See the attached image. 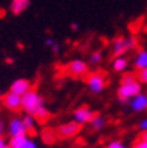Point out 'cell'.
Wrapping results in <instances>:
<instances>
[{
	"mask_svg": "<svg viewBox=\"0 0 147 148\" xmlns=\"http://www.w3.org/2000/svg\"><path fill=\"white\" fill-rule=\"evenodd\" d=\"M21 108L25 114L33 115L37 123L45 124L50 119V111L45 105V99L39 94L36 89H32L21 97Z\"/></svg>",
	"mask_w": 147,
	"mask_h": 148,
	"instance_id": "1",
	"label": "cell"
},
{
	"mask_svg": "<svg viewBox=\"0 0 147 148\" xmlns=\"http://www.w3.org/2000/svg\"><path fill=\"white\" fill-rule=\"evenodd\" d=\"M138 46V40L134 36H117L110 45V53L113 57L125 56L127 52Z\"/></svg>",
	"mask_w": 147,
	"mask_h": 148,
	"instance_id": "2",
	"label": "cell"
},
{
	"mask_svg": "<svg viewBox=\"0 0 147 148\" xmlns=\"http://www.w3.org/2000/svg\"><path fill=\"white\" fill-rule=\"evenodd\" d=\"M142 92V83L139 81L133 83H127V85H119L117 89V99L121 105H127L134 97Z\"/></svg>",
	"mask_w": 147,
	"mask_h": 148,
	"instance_id": "3",
	"label": "cell"
},
{
	"mask_svg": "<svg viewBox=\"0 0 147 148\" xmlns=\"http://www.w3.org/2000/svg\"><path fill=\"white\" fill-rule=\"evenodd\" d=\"M85 82H86V86H88L89 91L92 92V94L98 95V94H101L105 90V87H106V75H105L104 71L95 70L86 75Z\"/></svg>",
	"mask_w": 147,
	"mask_h": 148,
	"instance_id": "4",
	"label": "cell"
},
{
	"mask_svg": "<svg viewBox=\"0 0 147 148\" xmlns=\"http://www.w3.org/2000/svg\"><path fill=\"white\" fill-rule=\"evenodd\" d=\"M65 73L72 78H84L89 74V64L85 60L74 58L66 64Z\"/></svg>",
	"mask_w": 147,
	"mask_h": 148,
	"instance_id": "5",
	"label": "cell"
},
{
	"mask_svg": "<svg viewBox=\"0 0 147 148\" xmlns=\"http://www.w3.org/2000/svg\"><path fill=\"white\" fill-rule=\"evenodd\" d=\"M82 126L74 122L73 119L64 122V123H60L56 127V132H57L58 139H62V140H68V139H73L74 136H77L81 132Z\"/></svg>",
	"mask_w": 147,
	"mask_h": 148,
	"instance_id": "6",
	"label": "cell"
},
{
	"mask_svg": "<svg viewBox=\"0 0 147 148\" xmlns=\"http://www.w3.org/2000/svg\"><path fill=\"white\" fill-rule=\"evenodd\" d=\"M95 112L94 110L89 107L88 105H82V106H78L73 110V120L77 122L80 126H85V124H89L92 122V119L95 116Z\"/></svg>",
	"mask_w": 147,
	"mask_h": 148,
	"instance_id": "7",
	"label": "cell"
},
{
	"mask_svg": "<svg viewBox=\"0 0 147 148\" xmlns=\"http://www.w3.org/2000/svg\"><path fill=\"white\" fill-rule=\"evenodd\" d=\"M1 105H3L7 110L12 111V112H19L20 110H23L21 108V97L17 95V94H13V92H11V91L3 94Z\"/></svg>",
	"mask_w": 147,
	"mask_h": 148,
	"instance_id": "8",
	"label": "cell"
},
{
	"mask_svg": "<svg viewBox=\"0 0 147 148\" xmlns=\"http://www.w3.org/2000/svg\"><path fill=\"white\" fill-rule=\"evenodd\" d=\"M32 89H33V83H32V81L27 79V78H17V79H15L12 83H11L8 91L23 97V95H25L28 91H31Z\"/></svg>",
	"mask_w": 147,
	"mask_h": 148,
	"instance_id": "9",
	"label": "cell"
},
{
	"mask_svg": "<svg viewBox=\"0 0 147 148\" xmlns=\"http://www.w3.org/2000/svg\"><path fill=\"white\" fill-rule=\"evenodd\" d=\"M7 132H8L9 138L19 136V135H28L27 128H25L24 122H23V118H19V116L11 118L8 124H7Z\"/></svg>",
	"mask_w": 147,
	"mask_h": 148,
	"instance_id": "10",
	"label": "cell"
},
{
	"mask_svg": "<svg viewBox=\"0 0 147 148\" xmlns=\"http://www.w3.org/2000/svg\"><path fill=\"white\" fill-rule=\"evenodd\" d=\"M129 108L135 112V114H141L143 111H147V94L146 92H141L137 97L129 102Z\"/></svg>",
	"mask_w": 147,
	"mask_h": 148,
	"instance_id": "11",
	"label": "cell"
},
{
	"mask_svg": "<svg viewBox=\"0 0 147 148\" xmlns=\"http://www.w3.org/2000/svg\"><path fill=\"white\" fill-rule=\"evenodd\" d=\"M133 66L137 71L147 69V49H139L133 57Z\"/></svg>",
	"mask_w": 147,
	"mask_h": 148,
	"instance_id": "12",
	"label": "cell"
},
{
	"mask_svg": "<svg viewBox=\"0 0 147 148\" xmlns=\"http://www.w3.org/2000/svg\"><path fill=\"white\" fill-rule=\"evenodd\" d=\"M31 5V0H11L9 3V11L15 16L24 13Z\"/></svg>",
	"mask_w": 147,
	"mask_h": 148,
	"instance_id": "13",
	"label": "cell"
},
{
	"mask_svg": "<svg viewBox=\"0 0 147 148\" xmlns=\"http://www.w3.org/2000/svg\"><path fill=\"white\" fill-rule=\"evenodd\" d=\"M130 65V60L126 56H119V57H113L111 61V69L115 73H125L127 71Z\"/></svg>",
	"mask_w": 147,
	"mask_h": 148,
	"instance_id": "14",
	"label": "cell"
},
{
	"mask_svg": "<svg viewBox=\"0 0 147 148\" xmlns=\"http://www.w3.org/2000/svg\"><path fill=\"white\" fill-rule=\"evenodd\" d=\"M107 123H109V119H107L105 115L97 112L95 116L92 119V122L89 123V127L92 131H94V132H99V131H102V130L107 126Z\"/></svg>",
	"mask_w": 147,
	"mask_h": 148,
	"instance_id": "15",
	"label": "cell"
},
{
	"mask_svg": "<svg viewBox=\"0 0 147 148\" xmlns=\"http://www.w3.org/2000/svg\"><path fill=\"white\" fill-rule=\"evenodd\" d=\"M23 122H24V126L27 128V132L29 135H35L36 134V127H37V120L33 115H28L25 114L23 116Z\"/></svg>",
	"mask_w": 147,
	"mask_h": 148,
	"instance_id": "16",
	"label": "cell"
},
{
	"mask_svg": "<svg viewBox=\"0 0 147 148\" xmlns=\"http://www.w3.org/2000/svg\"><path fill=\"white\" fill-rule=\"evenodd\" d=\"M41 139H43V142L46 143V144H53L58 139L57 136V132H56V128H44L41 131Z\"/></svg>",
	"mask_w": 147,
	"mask_h": 148,
	"instance_id": "17",
	"label": "cell"
},
{
	"mask_svg": "<svg viewBox=\"0 0 147 148\" xmlns=\"http://www.w3.org/2000/svg\"><path fill=\"white\" fill-rule=\"evenodd\" d=\"M138 81V77H137V73L131 70H127L125 73H122L119 78V85H127V83H133Z\"/></svg>",
	"mask_w": 147,
	"mask_h": 148,
	"instance_id": "18",
	"label": "cell"
},
{
	"mask_svg": "<svg viewBox=\"0 0 147 148\" xmlns=\"http://www.w3.org/2000/svg\"><path fill=\"white\" fill-rule=\"evenodd\" d=\"M102 61H104V54H102V52L101 50H94L93 53H90L88 64L93 65V66H97V65H99Z\"/></svg>",
	"mask_w": 147,
	"mask_h": 148,
	"instance_id": "19",
	"label": "cell"
},
{
	"mask_svg": "<svg viewBox=\"0 0 147 148\" xmlns=\"http://www.w3.org/2000/svg\"><path fill=\"white\" fill-rule=\"evenodd\" d=\"M28 135H19V136H12V138H9L8 140V144L11 145L12 148H17L23 144V143L27 140Z\"/></svg>",
	"mask_w": 147,
	"mask_h": 148,
	"instance_id": "20",
	"label": "cell"
},
{
	"mask_svg": "<svg viewBox=\"0 0 147 148\" xmlns=\"http://www.w3.org/2000/svg\"><path fill=\"white\" fill-rule=\"evenodd\" d=\"M104 148H129V147H127V144L125 142H122L119 139H114V140L107 143Z\"/></svg>",
	"mask_w": 147,
	"mask_h": 148,
	"instance_id": "21",
	"label": "cell"
},
{
	"mask_svg": "<svg viewBox=\"0 0 147 148\" xmlns=\"http://www.w3.org/2000/svg\"><path fill=\"white\" fill-rule=\"evenodd\" d=\"M17 148H39V144H37V142L33 138H29V136H28L27 140Z\"/></svg>",
	"mask_w": 147,
	"mask_h": 148,
	"instance_id": "22",
	"label": "cell"
},
{
	"mask_svg": "<svg viewBox=\"0 0 147 148\" xmlns=\"http://www.w3.org/2000/svg\"><path fill=\"white\" fill-rule=\"evenodd\" d=\"M137 77H138V81L141 83H146L147 85V69L139 70L138 73H137Z\"/></svg>",
	"mask_w": 147,
	"mask_h": 148,
	"instance_id": "23",
	"label": "cell"
},
{
	"mask_svg": "<svg viewBox=\"0 0 147 148\" xmlns=\"http://www.w3.org/2000/svg\"><path fill=\"white\" fill-rule=\"evenodd\" d=\"M130 148H147V142L146 140H142V139L139 138L138 140H135V142L133 143Z\"/></svg>",
	"mask_w": 147,
	"mask_h": 148,
	"instance_id": "24",
	"label": "cell"
},
{
	"mask_svg": "<svg viewBox=\"0 0 147 148\" xmlns=\"http://www.w3.org/2000/svg\"><path fill=\"white\" fill-rule=\"evenodd\" d=\"M138 130L141 131V132L147 131V116L142 118V119L138 122Z\"/></svg>",
	"mask_w": 147,
	"mask_h": 148,
	"instance_id": "25",
	"label": "cell"
},
{
	"mask_svg": "<svg viewBox=\"0 0 147 148\" xmlns=\"http://www.w3.org/2000/svg\"><path fill=\"white\" fill-rule=\"evenodd\" d=\"M50 49H52L53 54H58V53H60V49H61V45H60V44H57V42H55Z\"/></svg>",
	"mask_w": 147,
	"mask_h": 148,
	"instance_id": "26",
	"label": "cell"
},
{
	"mask_svg": "<svg viewBox=\"0 0 147 148\" xmlns=\"http://www.w3.org/2000/svg\"><path fill=\"white\" fill-rule=\"evenodd\" d=\"M53 44H55V41H53L52 37H46V38H45V45L48 46V48H52Z\"/></svg>",
	"mask_w": 147,
	"mask_h": 148,
	"instance_id": "27",
	"label": "cell"
},
{
	"mask_svg": "<svg viewBox=\"0 0 147 148\" xmlns=\"http://www.w3.org/2000/svg\"><path fill=\"white\" fill-rule=\"evenodd\" d=\"M70 29L73 32H78V31H80V24H78V23H72V24H70Z\"/></svg>",
	"mask_w": 147,
	"mask_h": 148,
	"instance_id": "28",
	"label": "cell"
},
{
	"mask_svg": "<svg viewBox=\"0 0 147 148\" xmlns=\"http://www.w3.org/2000/svg\"><path fill=\"white\" fill-rule=\"evenodd\" d=\"M3 134H4V122L3 119H0V138H3Z\"/></svg>",
	"mask_w": 147,
	"mask_h": 148,
	"instance_id": "29",
	"label": "cell"
},
{
	"mask_svg": "<svg viewBox=\"0 0 147 148\" xmlns=\"http://www.w3.org/2000/svg\"><path fill=\"white\" fill-rule=\"evenodd\" d=\"M7 144H8V143H7L6 139H4V138H0V148H4Z\"/></svg>",
	"mask_w": 147,
	"mask_h": 148,
	"instance_id": "30",
	"label": "cell"
},
{
	"mask_svg": "<svg viewBox=\"0 0 147 148\" xmlns=\"http://www.w3.org/2000/svg\"><path fill=\"white\" fill-rule=\"evenodd\" d=\"M141 139H142V140H146V142H147V131H144V132L141 134Z\"/></svg>",
	"mask_w": 147,
	"mask_h": 148,
	"instance_id": "31",
	"label": "cell"
},
{
	"mask_svg": "<svg viewBox=\"0 0 147 148\" xmlns=\"http://www.w3.org/2000/svg\"><path fill=\"white\" fill-rule=\"evenodd\" d=\"M4 148H12V147H11V145H9V144H7V145H6V147H4Z\"/></svg>",
	"mask_w": 147,
	"mask_h": 148,
	"instance_id": "32",
	"label": "cell"
},
{
	"mask_svg": "<svg viewBox=\"0 0 147 148\" xmlns=\"http://www.w3.org/2000/svg\"><path fill=\"white\" fill-rule=\"evenodd\" d=\"M1 98H3V94H1V91H0V101H1Z\"/></svg>",
	"mask_w": 147,
	"mask_h": 148,
	"instance_id": "33",
	"label": "cell"
}]
</instances>
